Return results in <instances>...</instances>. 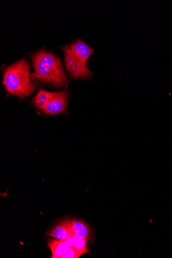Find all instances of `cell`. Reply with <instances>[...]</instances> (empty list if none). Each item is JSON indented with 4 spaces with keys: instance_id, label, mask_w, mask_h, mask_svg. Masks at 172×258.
<instances>
[{
    "instance_id": "8992f818",
    "label": "cell",
    "mask_w": 172,
    "mask_h": 258,
    "mask_svg": "<svg viewBox=\"0 0 172 258\" xmlns=\"http://www.w3.org/2000/svg\"><path fill=\"white\" fill-rule=\"evenodd\" d=\"M72 238L59 241L50 240L48 242V247L52 251V258H62L69 246H73Z\"/></svg>"
},
{
    "instance_id": "5b68a950",
    "label": "cell",
    "mask_w": 172,
    "mask_h": 258,
    "mask_svg": "<svg viewBox=\"0 0 172 258\" xmlns=\"http://www.w3.org/2000/svg\"><path fill=\"white\" fill-rule=\"evenodd\" d=\"M46 236L63 240L74 237L70 220H65L49 231Z\"/></svg>"
},
{
    "instance_id": "52a82bcc",
    "label": "cell",
    "mask_w": 172,
    "mask_h": 258,
    "mask_svg": "<svg viewBox=\"0 0 172 258\" xmlns=\"http://www.w3.org/2000/svg\"><path fill=\"white\" fill-rule=\"evenodd\" d=\"M69 220L74 236L88 240L91 234L88 225L81 220Z\"/></svg>"
},
{
    "instance_id": "7a4b0ae2",
    "label": "cell",
    "mask_w": 172,
    "mask_h": 258,
    "mask_svg": "<svg viewBox=\"0 0 172 258\" xmlns=\"http://www.w3.org/2000/svg\"><path fill=\"white\" fill-rule=\"evenodd\" d=\"M30 68L29 63L23 58L6 69L4 83L12 95L24 99L31 95L35 90L36 86L31 80Z\"/></svg>"
},
{
    "instance_id": "3957f363",
    "label": "cell",
    "mask_w": 172,
    "mask_h": 258,
    "mask_svg": "<svg viewBox=\"0 0 172 258\" xmlns=\"http://www.w3.org/2000/svg\"><path fill=\"white\" fill-rule=\"evenodd\" d=\"M66 69L73 78L87 79L92 73L87 66V60L94 50L82 40L79 39L69 45L62 46Z\"/></svg>"
},
{
    "instance_id": "277c9868",
    "label": "cell",
    "mask_w": 172,
    "mask_h": 258,
    "mask_svg": "<svg viewBox=\"0 0 172 258\" xmlns=\"http://www.w3.org/2000/svg\"><path fill=\"white\" fill-rule=\"evenodd\" d=\"M68 100L67 90L52 92L51 96L42 111L50 115L58 114L65 111Z\"/></svg>"
},
{
    "instance_id": "6da1fadb",
    "label": "cell",
    "mask_w": 172,
    "mask_h": 258,
    "mask_svg": "<svg viewBox=\"0 0 172 258\" xmlns=\"http://www.w3.org/2000/svg\"><path fill=\"white\" fill-rule=\"evenodd\" d=\"M32 59L34 69L32 78L35 81L57 88L68 84L69 80L64 72L62 62L52 53L40 51L34 54Z\"/></svg>"
},
{
    "instance_id": "9c48e42d",
    "label": "cell",
    "mask_w": 172,
    "mask_h": 258,
    "mask_svg": "<svg viewBox=\"0 0 172 258\" xmlns=\"http://www.w3.org/2000/svg\"><path fill=\"white\" fill-rule=\"evenodd\" d=\"M72 239L73 241V247L82 255L89 253V250L87 245V240L76 236L73 237Z\"/></svg>"
},
{
    "instance_id": "ba28073f",
    "label": "cell",
    "mask_w": 172,
    "mask_h": 258,
    "mask_svg": "<svg viewBox=\"0 0 172 258\" xmlns=\"http://www.w3.org/2000/svg\"><path fill=\"white\" fill-rule=\"evenodd\" d=\"M52 92L40 89L33 100V104L38 109L42 110L50 99Z\"/></svg>"
}]
</instances>
